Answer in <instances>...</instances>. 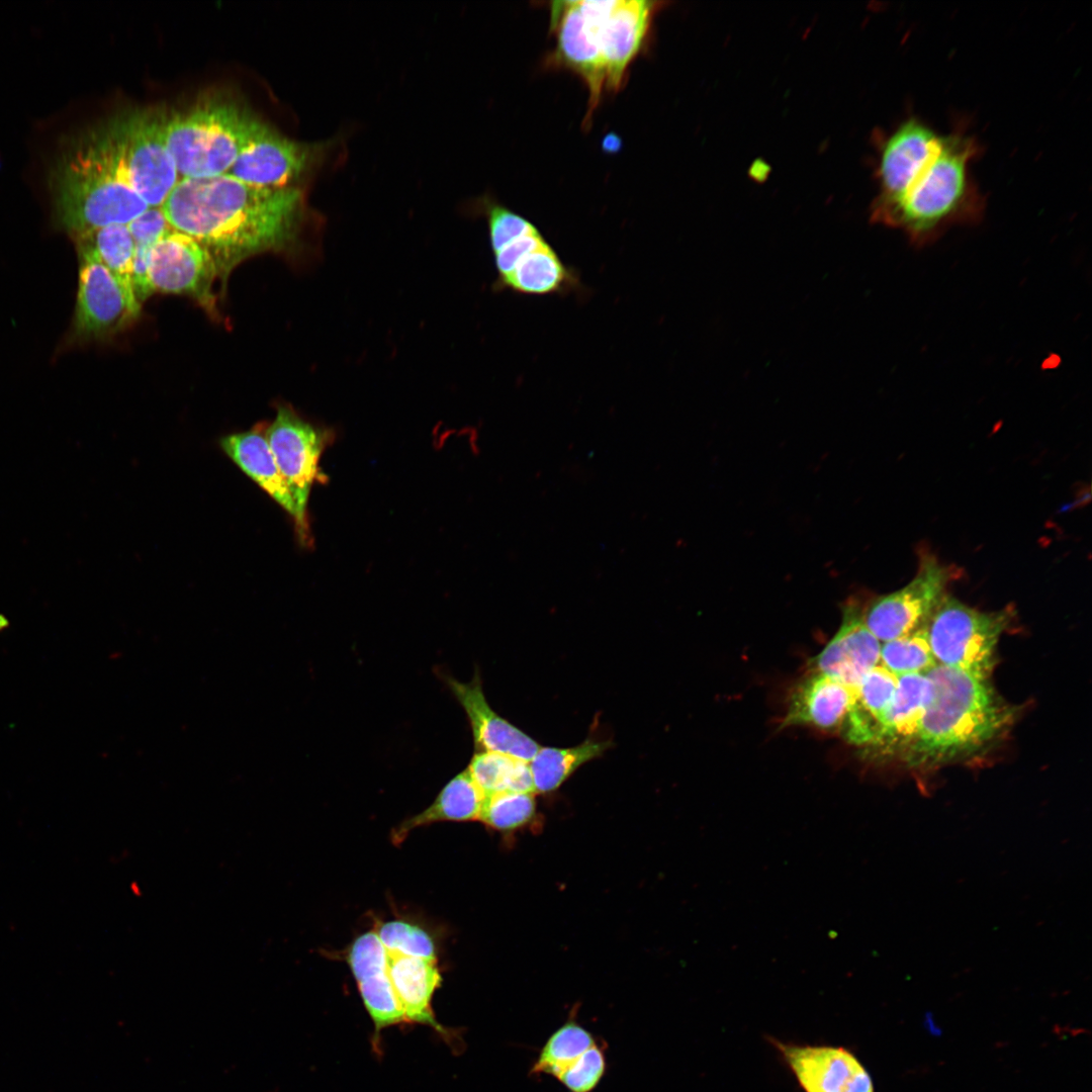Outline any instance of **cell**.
I'll use <instances>...</instances> for the list:
<instances>
[{
	"label": "cell",
	"instance_id": "1",
	"mask_svg": "<svg viewBox=\"0 0 1092 1092\" xmlns=\"http://www.w3.org/2000/svg\"><path fill=\"white\" fill-rule=\"evenodd\" d=\"M980 153L977 139L962 128L940 134L907 117L880 144L872 220L900 230L920 248L954 225L978 223L986 198L971 165Z\"/></svg>",
	"mask_w": 1092,
	"mask_h": 1092
},
{
	"label": "cell",
	"instance_id": "2",
	"mask_svg": "<svg viewBox=\"0 0 1092 1092\" xmlns=\"http://www.w3.org/2000/svg\"><path fill=\"white\" fill-rule=\"evenodd\" d=\"M162 209L172 229L208 252L222 289L245 260L268 252L292 253L305 214L298 187H259L228 174L180 179Z\"/></svg>",
	"mask_w": 1092,
	"mask_h": 1092
},
{
	"label": "cell",
	"instance_id": "3",
	"mask_svg": "<svg viewBox=\"0 0 1092 1092\" xmlns=\"http://www.w3.org/2000/svg\"><path fill=\"white\" fill-rule=\"evenodd\" d=\"M926 674L933 696L901 755L909 766L933 767L979 756L1011 728L1018 708L1004 702L989 678L941 664Z\"/></svg>",
	"mask_w": 1092,
	"mask_h": 1092
},
{
	"label": "cell",
	"instance_id": "4",
	"mask_svg": "<svg viewBox=\"0 0 1092 1092\" xmlns=\"http://www.w3.org/2000/svg\"><path fill=\"white\" fill-rule=\"evenodd\" d=\"M50 180L56 217L74 238L128 224L149 208L128 184L111 149L91 128L64 145Z\"/></svg>",
	"mask_w": 1092,
	"mask_h": 1092
},
{
	"label": "cell",
	"instance_id": "5",
	"mask_svg": "<svg viewBox=\"0 0 1092 1092\" xmlns=\"http://www.w3.org/2000/svg\"><path fill=\"white\" fill-rule=\"evenodd\" d=\"M261 120L226 98L167 114L165 136L181 179L226 174Z\"/></svg>",
	"mask_w": 1092,
	"mask_h": 1092
},
{
	"label": "cell",
	"instance_id": "6",
	"mask_svg": "<svg viewBox=\"0 0 1092 1092\" xmlns=\"http://www.w3.org/2000/svg\"><path fill=\"white\" fill-rule=\"evenodd\" d=\"M1013 617L1011 607L982 612L946 594L925 624L937 664L989 678L997 643Z\"/></svg>",
	"mask_w": 1092,
	"mask_h": 1092
},
{
	"label": "cell",
	"instance_id": "7",
	"mask_svg": "<svg viewBox=\"0 0 1092 1092\" xmlns=\"http://www.w3.org/2000/svg\"><path fill=\"white\" fill-rule=\"evenodd\" d=\"M166 118L152 109H135L104 121L130 187L149 207H162L179 182L166 143Z\"/></svg>",
	"mask_w": 1092,
	"mask_h": 1092
},
{
	"label": "cell",
	"instance_id": "8",
	"mask_svg": "<svg viewBox=\"0 0 1092 1092\" xmlns=\"http://www.w3.org/2000/svg\"><path fill=\"white\" fill-rule=\"evenodd\" d=\"M586 43L604 69L606 90L621 89L628 68L644 49L662 2L576 0Z\"/></svg>",
	"mask_w": 1092,
	"mask_h": 1092
},
{
	"label": "cell",
	"instance_id": "9",
	"mask_svg": "<svg viewBox=\"0 0 1092 1092\" xmlns=\"http://www.w3.org/2000/svg\"><path fill=\"white\" fill-rule=\"evenodd\" d=\"M266 438L295 503L294 523L299 541L308 545V497L312 485L327 479L318 461L333 438L332 433L302 419L291 405L280 404L274 421L267 424Z\"/></svg>",
	"mask_w": 1092,
	"mask_h": 1092
},
{
	"label": "cell",
	"instance_id": "10",
	"mask_svg": "<svg viewBox=\"0 0 1092 1092\" xmlns=\"http://www.w3.org/2000/svg\"><path fill=\"white\" fill-rule=\"evenodd\" d=\"M958 572L923 552L914 577L903 587L875 598L861 608L867 628L879 641H889L923 627L946 595Z\"/></svg>",
	"mask_w": 1092,
	"mask_h": 1092
},
{
	"label": "cell",
	"instance_id": "11",
	"mask_svg": "<svg viewBox=\"0 0 1092 1092\" xmlns=\"http://www.w3.org/2000/svg\"><path fill=\"white\" fill-rule=\"evenodd\" d=\"M80 253L75 334L83 339L112 336L134 322L142 304L131 287L119 280L85 246Z\"/></svg>",
	"mask_w": 1092,
	"mask_h": 1092
},
{
	"label": "cell",
	"instance_id": "12",
	"mask_svg": "<svg viewBox=\"0 0 1092 1092\" xmlns=\"http://www.w3.org/2000/svg\"><path fill=\"white\" fill-rule=\"evenodd\" d=\"M148 279L153 293L190 296L209 314L217 315L212 289L217 279L215 264L191 237L171 229L158 240L151 251Z\"/></svg>",
	"mask_w": 1092,
	"mask_h": 1092
},
{
	"label": "cell",
	"instance_id": "13",
	"mask_svg": "<svg viewBox=\"0 0 1092 1092\" xmlns=\"http://www.w3.org/2000/svg\"><path fill=\"white\" fill-rule=\"evenodd\" d=\"M320 149L290 140L261 121L226 174L259 187H291L314 164Z\"/></svg>",
	"mask_w": 1092,
	"mask_h": 1092
},
{
	"label": "cell",
	"instance_id": "14",
	"mask_svg": "<svg viewBox=\"0 0 1092 1092\" xmlns=\"http://www.w3.org/2000/svg\"><path fill=\"white\" fill-rule=\"evenodd\" d=\"M769 1041L804 1092H875L866 1067L843 1046Z\"/></svg>",
	"mask_w": 1092,
	"mask_h": 1092
},
{
	"label": "cell",
	"instance_id": "15",
	"mask_svg": "<svg viewBox=\"0 0 1092 1092\" xmlns=\"http://www.w3.org/2000/svg\"><path fill=\"white\" fill-rule=\"evenodd\" d=\"M441 677L467 716L476 751L503 753L528 762L534 757L539 743L491 709L478 671L469 682L447 674Z\"/></svg>",
	"mask_w": 1092,
	"mask_h": 1092
},
{
	"label": "cell",
	"instance_id": "16",
	"mask_svg": "<svg viewBox=\"0 0 1092 1092\" xmlns=\"http://www.w3.org/2000/svg\"><path fill=\"white\" fill-rule=\"evenodd\" d=\"M842 614L838 632L814 658L813 666L854 689L880 663L881 644L864 625L858 604L849 602Z\"/></svg>",
	"mask_w": 1092,
	"mask_h": 1092
},
{
	"label": "cell",
	"instance_id": "17",
	"mask_svg": "<svg viewBox=\"0 0 1092 1092\" xmlns=\"http://www.w3.org/2000/svg\"><path fill=\"white\" fill-rule=\"evenodd\" d=\"M932 696L933 684L926 673L899 675L880 734L870 749L901 757L916 736Z\"/></svg>",
	"mask_w": 1092,
	"mask_h": 1092
},
{
	"label": "cell",
	"instance_id": "18",
	"mask_svg": "<svg viewBox=\"0 0 1092 1092\" xmlns=\"http://www.w3.org/2000/svg\"><path fill=\"white\" fill-rule=\"evenodd\" d=\"M852 700L851 688L814 671L793 690L782 727L806 724L826 730L841 728Z\"/></svg>",
	"mask_w": 1092,
	"mask_h": 1092
},
{
	"label": "cell",
	"instance_id": "19",
	"mask_svg": "<svg viewBox=\"0 0 1092 1092\" xmlns=\"http://www.w3.org/2000/svg\"><path fill=\"white\" fill-rule=\"evenodd\" d=\"M267 424L220 439L223 452L283 510L296 520V507L287 482L275 462L266 438Z\"/></svg>",
	"mask_w": 1092,
	"mask_h": 1092
},
{
	"label": "cell",
	"instance_id": "20",
	"mask_svg": "<svg viewBox=\"0 0 1092 1092\" xmlns=\"http://www.w3.org/2000/svg\"><path fill=\"white\" fill-rule=\"evenodd\" d=\"M388 954L387 975L405 1022L429 1025L444 1034L446 1031L435 1019L431 1004L442 980L437 961Z\"/></svg>",
	"mask_w": 1092,
	"mask_h": 1092
},
{
	"label": "cell",
	"instance_id": "21",
	"mask_svg": "<svg viewBox=\"0 0 1092 1092\" xmlns=\"http://www.w3.org/2000/svg\"><path fill=\"white\" fill-rule=\"evenodd\" d=\"M897 681L898 676L879 663L852 689V704L841 727L850 743L870 748L876 742Z\"/></svg>",
	"mask_w": 1092,
	"mask_h": 1092
},
{
	"label": "cell",
	"instance_id": "22",
	"mask_svg": "<svg viewBox=\"0 0 1092 1092\" xmlns=\"http://www.w3.org/2000/svg\"><path fill=\"white\" fill-rule=\"evenodd\" d=\"M483 209L499 281L546 240L530 220L497 202L486 201Z\"/></svg>",
	"mask_w": 1092,
	"mask_h": 1092
},
{
	"label": "cell",
	"instance_id": "23",
	"mask_svg": "<svg viewBox=\"0 0 1092 1092\" xmlns=\"http://www.w3.org/2000/svg\"><path fill=\"white\" fill-rule=\"evenodd\" d=\"M500 288L515 292L545 295L566 292L575 288L578 279L546 241L525 255L515 269L497 281Z\"/></svg>",
	"mask_w": 1092,
	"mask_h": 1092
},
{
	"label": "cell",
	"instance_id": "24",
	"mask_svg": "<svg viewBox=\"0 0 1092 1092\" xmlns=\"http://www.w3.org/2000/svg\"><path fill=\"white\" fill-rule=\"evenodd\" d=\"M483 800V793L465 769L444 786L427 809L400 823L392 832V841L399 843L411 830L435 822L479 819Z\"/></svg>",
	"mask_w": 1092,
	"mask_h": 1092
},
{
	"label": "cell",
	"instance_id": "25",
	"mask_svg": "<svg viewBox=\"0 0 1092 1092\" xmlns=\"http://www.w3.org/2000/svg\"><path fill=\"white\" fill-rule=\"evenodd\" d=\"M613 743L587 738L572 747L543 746L529 761L535 793L556 791L580 766L602 756Z\"/></svg>",
	"mask_w": 1092,
	"mask_h": 1092
},
{
	"label": "cell",
	"instance_id": "26",
	"mask_svg": "<svg viewBox=\"0 0 1092 1092\" xmlns=\"http://www.w3.org/2000/svg\"><path fill=\"white\" fill-rule=\"evenodd\" d=\"M466 769L484 796L502 791L535 793L528 761L492 751H476Z\"/></svg>",
	"mask_w": 1092,
	"mask_h": 1092
},
{
	"label": "cell",
	"instance_id": "27",
	"mask_svg": "<svg viewBox=\"0 0 1092 1092\" xmlns=\"http://www.w3.org/2000/svg\"><path fill=\"white\" fill-rule=\"evenodd\" d=\"M598 1042L588 1029L574 1018H569L547 1038L531 1068V1073L557 1079Z\"/></svg>",
	"mask_w": 1092,
	"mask_h": 1092
},
{
	"label": "cell",
	"instance_id": "28",
	"mask_svg": "<svg viewBox=\"0 0 1092 1092\" xmlns=\"http://www.w3.org/2000/svg\"><path fill=\"white\" fill-rule=\"evenodd\" d=\"M78 246L91 249L125 285L132 287L134 241L127 224H112L75 238Z\"/></svg>",
	"mask_w": 1092,
	"mask_h": 1092
},
{
	"label": "cell",
	"instance_id": "29",
	"mask_svg": "<svg viewBox=\"0 0 1092 1092\" xmlns=\"http://www.w3.org/2000/svg\"><path fill=\"white\" fill-rule=\"evenodd\" d=\"M880 664L897 676L927 673L936 664L928 641L925 625L908 634L884 642Z\"/></svg>",
	"mask_w": 1092,
	"mask_h": 1092
},
{
	"label": "cell",
	"instance_id": "30",
	"mask_svg": "<svg viewBox=\"0 0 1092 1092\" xmlns=\"http://www.w3.org/2000/svg\"><path fill=\"white\" fill-rule=\"evenodd\" d=\"M536 813L534 793L502 791L484 796L479 820L502 832L529 823Z\"/></svg>",
	"mask_w": 1092,
	"mask_h": 1092
},
{
	"label": "cell",
	"instance_id": "31",
	"mask_svg": "<svg viewBox=\"0 0 1092 1092\" xmlns=\"http://www.w3.org/2000/svg\"><path fill=\"white\" fill-rule=\"evenodd\" d=\"M357 984L364 1006L373 1021L375 1037L382 1029L405 1022L387 972Z\"/></svg>",
	"mask_w": 1092,
	"mask_h": 1092
},
{
	"label": "cell",
	"instance_id": "32",
	"mask_svg": "<svg viewBox=\"0 0 1092 1092\" xmlns=\"http://www.w3.org/2000/svg\"><path fill=\"white\" fill-rule=\"evenodd\" d=\"M376 933L388 953L437 961L432 937L416 924L387 921L378 926Z\"/></svg>",
	"mask_w": 1092,
	"mask_h": 1092
},
{
	"label": "cell",
	"instance_id": "33",
	"mask_svg": "<svg viewBox=\"0 0 1092 1092\" xmlns=\"http://www.w3.org/2000/svg\"><path fill=\"white\" fill-rule=\"evenodd\" d=\"M348 965L357 983L387 972L389 954L376 931L357 937L348 950Z\"/></svg>",
	"mask_w": 1092,
	"mask_h": 1092
},
{
	"label": "cell",
	"instance_id": "34",
	"mask_svg": "<svg viewBox=\"0 0 1092 1092\" xmlns=\"http://www.w3.org/2000/svg\"><path fill=\"white\" fill-rule=\"evenodd\" d=\"M607 1070L604 1045L597 1043L586 1051L571 1067L562 1072L557 1081L568 1092H593Z\"/></svg>",
	"mask_w": 1092,
	"mask_h": 1092
},
{
	"label": "cell",
	"instance_id": "35",
	"mask_svg": "<svg viewBox=\"0 0 1092 1092\" xmlns=\"http://www.w3.org/2000/svg\"><path fill=\"white\" fill-rule=\"evenodd\" d=\"M127 228L134 244L155 245L172 226L168 222L162 207H149L132 219Z\"/></svg>",
	"mask_w": 1092,
	"mask_h": 1092
},
{
	"label": "cell",
	"instance_id": "36",
	"mask_svg": "<svg viewBox=\"0 0 1092 1092\" xmlns=\"http://www.w3.org/2000/svg\"><path fill=\"white\" fill-rule=\"evenodd\" d=\"M7 627L8 620L3 615H0V631L6 629Z\"/></svg>",
	"mask_w": 1092,
	"mask_h": 1092
}]
</instances>
